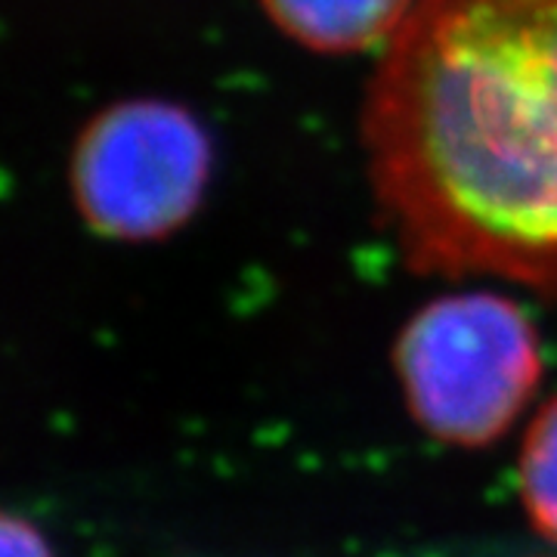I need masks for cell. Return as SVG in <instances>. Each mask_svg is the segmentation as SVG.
<instances>
[{
	"label": "cell",
	"mask_w": 557,
	"mask_h": 557,
	"mask_svg": "<svg viewBox=\"0 0 557 557\" xmlns=\"http://www.w3.org/2000/svg\"><path fill=\"white\" fill-rule=\"evenodd\" d=\"M362 139L416 270L557 300V0H416Z\"/></svg>",
	"instance_id": "obj_1"
},
{
	"label": "cell",
	"mask_w": 557,
	"mask_h": 557,
	"mask_svg": "<svg viewBox=\"0 0 557 557\" xmlns=\"http://www.w3.org/2000/svg\"><path fill=\"white\" fill-rule=\"evenodd\" d=\"M403 397L443 443L486 446L527 409L542 379V344L515 300L465 292L431 300L399 332Z\"/></svg>",
	"instance_id": "obj_2"
},
{
	"label": "cell",
	"mask_w": 557,
	"mask_h": 557,
	"mask_svg": "<svg viewBox=\"0 0 557 557\" xmlns=\"http://www.w3.org/2000/svg\"><path fill=\"white\" fill-rule=\"evenodd\" d=\"M208 168V137L193 115L171 102H121L84 127L72 196L100 236L159 239L199 208Z\"/></svg>",
	"instance_id": "obj_3"
},
{
	"label": "cell",
	"mask_w": 557,
	"mask_h": 557,
	"mask_svg": "<svg viewBox=\"0 0 557 557\" xmlns=\"http://www.w3.org/2000/svg\"><path fill=\"white\" fill-rule=\"evenodd\" d=\"M278 28L325 53H350L391 40L416 0H260Z\"/></svg>",
	"instance_id": "obj_4"
},
{
	"label": "cell",
	"mask_w": 557,
	"mask_h": 557,
	"mask_svg": "<svg viewBox=\"0 0 557 557\" xmlns=\"http://www.w3.org/2000/svg\"><path fill=\"white\" fill-rule=\"evenodd\" d=\"M520 498L533 527L557 545V397L533 418L523 440Z\"/></svg>",
	"instance_id": "obj_5"
},
{
	"label": "cell",
	"mask_w": 557,
	"mask_h": 557,
	"mask_svg": "<svg viewBox=\"0 0 557 557\" xmlns=\"http://www.w3.org/2000/svg\"><path fill=\"white\" fill-rule=\"evenodd\" d=\"M0 555L3 557H53L47 539L40 536V530L32 520L20 518L13 511L3 515L0 527Z\"/></svg>",
	"instance_id": "obj_6"
}]
</instances>
